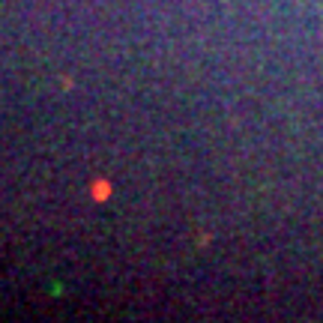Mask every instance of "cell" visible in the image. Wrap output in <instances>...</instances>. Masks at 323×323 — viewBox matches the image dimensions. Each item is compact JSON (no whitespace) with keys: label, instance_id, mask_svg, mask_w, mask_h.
Returning a JSON list of instances; mask_svg holds the SVG:
<instances>
[{"label":"cell","instance_id":"1","mask_svg":"<svg viewBox=\"0 0 323 323\" xmlns=\"http://www.w3.org/2000/svg\"><path fill=\"white\" fill-rule=\"evenodd\" d=\"M108 189H111V186H108L105 179H102V183H93V197H96V200H105Z\"/></svg>","mask_w":323,"mask_h":323}]
</instances>
